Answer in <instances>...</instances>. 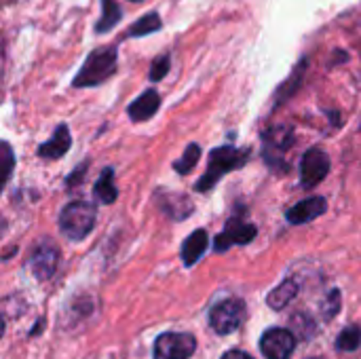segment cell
Returning a JSON list of instances; mask_svg holds the SVG:
<instances>
[{
  "mask_svg": "<svg viewBox=\"0 0 361 359\" xmlns=\"http://www.w3.org/2000/svg\"><path fill=\"white\" fill-rule=\"evenodd\" d=\"M57 264H59V250H57L53 243L42 241V243L32 252L30 271L34 273L36 279L44 281V279L53 277V273L57 271Z\"/></svg>",
  "mask_w": 361,
  "mask_h": 359,
  "instance_id": "9",
  "label": "cell"
},
{
  "mask_svg": "<svg viewBox=\"0 0 361 359\" xmlns=\"http://www.w3.org/2000/svg\"><path fill=\"white\" fill-rule=\"evenodd\" d=\"M326 199L324 197H311V199H305L300 203H296L292 209H288V222L292 224H305V222H311L315 218H319L324 212H326Z\"/></svg>",
  "mask_w": 361,
  "mask_h": 359,
  "instance_id": "10",
  "label": "cell"
},
{
  "mask_svg": "<svg viewBox=\"0 0 361 359\" xmlns=\"http://www.w3.org/2000/svg\"><path fill=\"white\" fill-rule=\"evenodd\" d=\"M169 63H171L169 55H161V57H157V59L152 61V66H150V80H161V78L167 74Z\"/></svg>",
  "mask_w": 361,
  "mask_h": 359,
  "instance_id": "21",
  "label": "cell"
},
{
  "mask_svg": "<svg viewBox=\"0 0 361 359\" xmlns=\"http://www.w3.org/2000/svg\"><path fill=\"white\" fill-rule=\"evenodd\" d=\"M157 30H161V17L157 13H148L129 30V36H144V34H150Z\"/></svg>",
  "mask_w": 361,
  "mask_h": 359,
  "instance_id": "19",
  "label": "cell"
},
{
  "mask_svg": "<svg viewBox=\"0 0 361 359\" xmlns=\"http://www.w3.org/2000/svg\"><path fill=\"white\" fill-rule=\"evenodd\" d=\"M116 70V49L114 47H102L95 49L87 61L82 63V68L78 70V74L74 76L72 85L74 87H95L104 80H108Z\"/></svg>",
  "mask_w": 361,
  "mask_h": 359,
  "instance_id": "2",
  "label": "cell"
},
{
  "mask_svg": "<svg viewBox=\"0 0 361 359\" xmlns=\"http://www.w3.org/2000/svg\"><path fill=\"white\" fill-rule=\"evenodd\" d=\"M2 150H4V154H2V159H4L2 171H4V182H6L11 178V169H13V152H11V146L8 144H2Z\"/></svg>",
  "mask_w": 361,
  "mask_h": 359,
  "instance_id": "22",
  "label": "cell"
},
{
  "mask_svg": "<svg viewBox=\"0 0 361 359\" xmlns=\"http://www.w3.org/2000/svg\"><path fill=\"white\" fill-rule=\"evenodd\" d=\"M247 157H250V154H247V150H237V148H233V146L216 148V150L212 152V157H209L207 171H205V176L197 182L195 190H199V193H207V190H212L220 178H224L228 171H233V169H237V167L245 165Z\"/></svg>",
  "mask_w": 361,
  "mask_h": 359,
  "instance_id": "1",
  "label": "cell"
},
{
  "mask_svg": "<svg viewBox=\"0 0 361 359\" xmlns=\"http://www.w3.org/2000/svg\"><path fill=\"white\" fill-rule=\"evenodd\" d=\"M360 345H361V330L357 328V326H349V328H345V330H343V334H341V336H338V341H336V347H338L341 351H345V353L355 351Z\"/></svg>",
  "mask_w": 361,
  "mask_h": 359,
  "instance_id": "18",
  "label": "cell"
},
{
  "mask_svg": "<svg viewBox=\"0 0 361 359\" xmlns=\"http://www.w3.org/2000/svg\"><path fill=\"white\" fill-rule=\"evenodd\" d=\"M245 315H247V309H245L243 300L226 298L212 309L209 324L218 334H231L237 328H241V324L245 322Z\"/></svg>",
  "mask_w": 361,
  "mask_h": 359,
  "instance_id": "4",
  "label": "cell"
},
{
  "mask_svg": "<svg viewBox=\"0 0 361 359\" xmlns=\"http://www.w3.org/2000/svg\"><path fill=\"white\" fill-rule=\"evenodd\" d=\"M205 248H207V233L203 229H199L182 245V260H184V264L186 267H192L203 256Z\"/></svg>",
  "mask_w": 361,
  "mask_h": 359,
  "instance_id": "13",
  "label": "cell"
},
{
  "mask_svg": "<svg viewBox=\"0 0 361 359\" xmlns=\"http://www.w3.org/2000/svg\"><path fill=\"white\" fill-rule=\"evenodd\" d=\"M131 2H142V0H131Z\"/></svg>",
  "mask_w": 361,
  "mask_h": 359,
  "instance_id": "25",
  "label": "cell"
},
{
  "mask_svg": "<svg viewBox=\"0 0 361 359\" xmlns=\"http://www.w3.org/2000/svg\"><path fill=\"white\" fill-rule=\"evenodd\" d=\"M328 171H330V157L322 148L307 150V154L302 157V165H300L302 186H307V188L317 186L322 180H326Z\"/></svg>",
  "mask_w": 361,
  "mask_h": 359,
  "instance_id": "6",
  "label": "cell"
},
{
  "mask_svg": "<svg viewBox=\"0 0 361 359\" xmlns=\"http://www.w3.org/2000/svg\"><path fill=\"white\" fill-rule=\"evenodd\" d=\"M197 349V341L186 332H165L154 343V359H188Z\"/></svg>",
  "mask_w": 361,
  "mask_h": 359,
  "instance_id": "5",
  "label": "cell"
},
{
  "mask_svg": "<svg viewBox=\"0 0 361 359\" xmlns=\"http://www.w3.org/2000/svg\"><path fill=\"white\" fill-rule=\"evenodd\" d=\"M292 129L290 127H275L264 135V154L269 152H286L292 146ZM279 157V154H277Z\"/></svg>",
  "mask_w": 361,
  "mask_h": 359,
  "instance_id": "14",
  "label": "cell"
},
{
  "mask_svg": "<svg viewBox=\"0 0 361 359\" xmlns=\"http://www.w3.org/2000/svg\"><path fill=\"white\" fill-rule=\"evenodd\" d=\"M256 235H258V229L254 224H247L241 218H231L226 222L224 233L216 237V252H226L233 245H245Z\"/></svg>",
  "mask_w": 361,
  "mask_h": 359,
  "instance_id": "8",
  "label": "cell"
},
{
  "mask_svg": "<svg viewBox=\"0 0 361 359\" xmlns=\"http://www.w3.org/2000/svg\"><path fill=\"white\" fill-rule=\"evenodd\" d=\"M296 347V339L290 330L283 328H273L264 332L260 341V349L267 359H290Z\"/></svg>",
  "mask_w": 361,
  "mask_h": 359,
  "instance_id": "7",
  "label": "cell"
},
{
  "mask_svg": "<svg viewBox=\"0 0 361 359\" xmlns=\"http://www.w3.org/2000/svg\"><path fill=\"white\" fill-rule=\"evenodd\" d=\"M222 359H254L250 358L247 353H243V351H228V353H224Z\"/></svg>",
  "mask_w": 361,
  "mask_h": 359,
  "instance_id": "24",
  "label": "cell"
},
{
  "mask_svg": "<svg viewBox=\"0 0 361 359\" xmlns=\"http://www.w3.org/2000/svg\"><path fill=\"white\" fill-rule=\"evenodd\" d=\"M338 309H341V292H332L328 303H326V317L330 320Z\"/></svg>",
  "mask_w": 361,
  "mask_h": 359,
  "instance_id": "23",
  "label": "cell"
},
{
  "mask_svg": "<svg viewBox=\"0 0 361 359\" xmlns=\"http://www.w3.org/2000/svg\"><path fill=\"white\" fill-rule=\"evenodd\" d=\"M199 157H201V148H199L197 144H190V146L184 150L182 159L173 163L176 171H180V174H188V171H192V167L197 165Z\"/></svg>",
  "mask_w": 361,
  "mask_h": 359,
  "instance_id": "20",
  "label": "cell"
},
{
  "mask_svg": "<svg viewBox=\"0 0 361 359\" xmlns=\"http://www.w3.org/2000/svg\"><path fill=\"white\" fill-rule=\"evenodd\" d=\"M93 195L99 203L104 205H110L116 201V188H114V171L108 167L104 169V174L99 176V180L95 182V188H93Z\"/></svg>",
  "mask_w": 361,
  "mask_h": 359,
  "instance_id": "15",
  "label": "cell"
},
{
  "mask_svg": "<svg viewBox=\"0 0 361 359\" xmlns=\"http://www.w3.org/2000/svg\"><path fill=\"white\" fill-rule=\"evenodd\" d=\"M102 4H104V13H102L99 23L95 25V32H99V34L110 32L118 23V19H121V6L114 0H104Z\"/></svg>",
  "mask_w": 361,
  "mask_h": 359,
  "instance_id": "17",
  "label": "cell"
},
{
  "mask_svg": "<svg viewBox=\"0 0 361 359\" xmlns=\"http://www.w3.org/2000/svg\"><path fill=\"white\" fill-rule=\"evenodd\" d=\"M95 226V205L89 201H72L61 209L59 216V231L70 241L85 239Z\"/></svg>",
  "mask_w": 361,
  "mask_h": 359,
  "instance_id": "3",
  "label": "cell"
},
{
  "mask_svg": "<svg viewBox=\"0 0 361 359\" xmlns=\"http://www.w3.org/2000/svg\"><path fill=\"white\" fill-rule=\"evenodd\" d=\"M159 106H161V97H159V93H157L154 89H148V91H144L137 99H133V102L129 104L127 114H129V118H131V121H135V123H144V121H148L150 116H154V114H157Z\"/></svg>",
  "mask_w": 361,
  "mask_h": 359,
  "instance_id": "11",
  "label": "cell"
},
{
  "mask_svg": "<svg viewBox=\"0 0 361 359\" xmlns=\"http://www.w3.org/2000/svg\"><path fill=\"white\" fill-rule=\"evenodd\" d=\"M296 294H298V284L294 279H286L279 288H275L269 294V305L279 311V309L288 307L296 298Z\"/></svg>",
  "mask_w": 361,
  "mask_h": 359,
  "instance_id": "16",
  "label": "cell"
},
{
  "mask_svg": "<svg viewBox=\"0 0 361 359\" xmlns=\"http://www.w3.org/2000/svg\"><path fill=\"white\" fill-rule=\"evenodd\" d=\"M72 146V138H70V129L66 125H59L53 133V138L49 142H44L38 148V154L42 159H59L68 152V148Z\"/></svg>",
  "mask_w": 361,
  "mask_h": 359,
  "instance_id": "12",
  "label": "cell"
}]
</instances>
